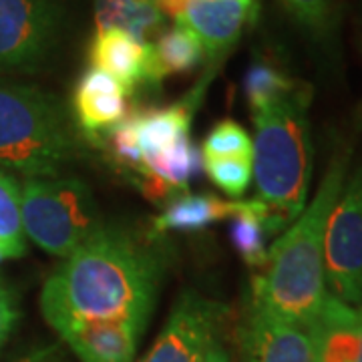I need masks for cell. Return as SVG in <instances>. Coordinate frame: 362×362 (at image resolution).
Returning <instances> with one entry per match:
<instances>
[{"mask_svg": "<svg viewBox=\"0 0 362 362\" xmlns=\"http://www.w3.org/2000/svg\"><path fill=\"white\" fill-rule=\"evenodd\" d=\"M4 258H6V256H4V252H2V247H0V262H2Z\"/></svg>", "mask_w": 362, "mask_h": 362, "instance_id": "30", "label": "cell"}, {"mask_svg": "<svg viewBox=\"0 0 362 362\" xmlns=\"http://www.w3.org/2000/svg\"><path fill=\"white\" fill-rule=\"evenodd\" d=\"M240 362H316L308 328L284 322L252 304L242 330Z\"/></svg>", "mask_w": 362, "mask_h": 362, "instance_id": "11", "label": "cell"}, {"mask_svg": "<svg viewBox=\"0 0 362 362\" xmlns=\"http://www.w3.org/2000/svg\"><path fill=\"white\" fill-rule=\"evenodd\" d=\"M145 328L139 320H103L69 324L57 334L81 362H133Z\"/></svg>", "mask_w": 362, "mask_h": 362, "instance_id": "14", "label": "cell"}, {"mask_svg": "<svg viewBox=\"0 0 362 362\" xmlns=\"http://www.w3.org/2000/svg\"><path fill=\"white\" fill-rule=\"evenodd\" d=\"M258 14L259 0H189L181 23L202 42L207 66L218 69Z\"/></svg>", "mask_w": 362, "mask_h": 362, "instance_id": "9", "label": "cell"}, {"mask_svg": "<svg viewBox=\"0 0 362 362\" xmlns=\"http://www.w3.org/2000/svg\"><path fill=\"white\" fill-rule=\"evenodd\" d=\"M288 16L316 42H328L338 25L337 0H278Z\"/></svg>", "mask_w": 362, "mask_h": 362, "instance_id": "22", "label": "cell"}, {"mask_svg": "<svg viewBox=\"0 0 362 362\" xmlns=\"http://www.w3.org/2000/svg\"><path fill=\"white\" fill-rule=\"evenodd\" d=\"M153 4H156L157 11L163 16H168V18L177 23V21H181L183 13H185L189 0H153Z\"/></svg>", "mask_w": 362, "mask_h": 362, "instance_id": "26", "label": "cell"}, {"mask_svg": "<svg viewBox=\"0 0 362 362\" xmlns=\"http://www.w3.org/2000/svg\"><path fill=\"white\" fill-rule=\"evenodd\" d=\"M358 318H361V340H358V354H356V362H362V306L358 308Z\"/></svg>", "mask_w": 362, "mask_h": 362, "instance_id": "29", "label": "cell"}, {"mask_svg": "<svg viewBox=\"0 0 362 362\" xmlns=\"http://www.w3.org/2000/svg\"><path fill=\"white\" fill-rule=\"evenodd\" d=\"M129 97L123 85L111 75L97 69H87L73 89L69 107L83 139L87 137L97 145L107 131L113 129L133 111Z\"/></svg>", "mask_w": 362, "mask_h": 362, "instance_id": "10", "label": "cell"}, {"mask_svg": "<svg viewBox=\"0 0 362 362\" xmlns=\"http://www.w3.org/2000/svg\"><path fill=\"white\" fill-rule=\"evenodd\" d=\"M161 282L163 258L156 247L129 230L101 226L49 276L40 310L54 332L77 322L149 324Z\"/></svg>", "mask_w": 362, "mask_h": 362, "instance_id": "1", "label": "cell"}, {"mask_svg": "<svg viewBox=\"0 0 362 362\" xmlns=\"http://www.w3.org/2000/svg\"><path fill=\"white\" fill-rule=\"evenodd\" d=\"M312 89L254 113L252 180L256 199L272 207L288 223L308 204L312 180L310 109Z\"/></svg>", "mask_w": 362, "mask_h": 362, "instance_id": "4", "label": "cell"}, {"mask_svg": "<svg viewBox=\"0 0 362 362\" xmlns=\"http://www.w3.org/2000/svg\"><path fill=\"white\" fill-rule=\"evenodd\" d=\"M223 314L226 306L216 300L197 292L181 294L141 362H202L220 330Z\"/></svg>", "mask_w": 362, "mask_h": 362, "instance_id": "8", "label": "cell"}, {"mask_svg": "<svg viewBox=\"0 0 362 362\" xmlns=\"http://www.w3.org/2000/svg\"><path fill=\"white\" fill-rule=\"evenodd\" d=\"M350 153L338 151L302 214L268 250L262 276L254 280V302L284 322L310 328L328 296L324 280V235L332 207L344 187Z\"/></svg>", "mask_w": 362, "mask_h": 362, "instance_id": "2", "label": "cell"}, {"mask_svg": "<svg viewBox=\"0 0 362 362\" xmlns=\"http://www.w3.org/2000/svg\"><path fill=\"white\" fill-rule=\"evenodd\" d=\"M18 322V306L13 290L0 280V350L4 349L6 340L13 334Z\"/></svg>", "mask_w": 362, "mask_h": 362, "instance_id": "25", "label": "cell"}, {"mask_svg": "<svg viewBox=\"0 0 362 362\" xmlns=\"http://www.w3.org/2000/svg\"><path fill=\"white\" fill-rule=\"evenodd\" d=\"M0 247L6 258L16 259L26 254L23 187L6 169H0Z\"/></svg>", "mask_w": 362, "mask_h": 362, "instance_id": "20", "label": "cell"}, {"mask_svg": "<svg viewBox=\"0 0 362 362\" xmlns=\"http://www.w3.org/2000/svg\"><path fill=\"white\" fill-rule=\"evenodd\" d=\"M202 159H252V137L232 119L220 121L204 139Z\"/></svg>", "mask_w": 362, "mask_h": 362, "instance_id": "23", "label": "cell"}, {"mask_svg": "<svg viewBox=\"0 0 362 362\" xmlns=\"http://www.w3.org/2000/svg\"><path fill=\"white\" fill-rule=\"evenodd\" d=\"M308 330L316 349V362H356L361 340L358 308L328 294Z\"/></svg>", "mask_w": 362, "mask_h": 362, "instance_id": "15", "label": "cell"}, {"mask_svg": "<svg viewBox=\"0 0 362 362\" xmlns=\"http://www.w3.org/2000/svg\"><path fill=\"white\" fill-rule=\"evenodd\" d=\"M21 187L25 235L51 256L69 258L103 226L95 195L78 177H37Z\"/></svg>", "mask_w": 362, "mask_h": 362, "instance_id": "5", "label": "cell"}, {"mask_svg": "<svg viewBox=\"0 0 362 362\" xmlns=\"http://www.w3.org/2000/svg\"><path fill=\"white\" fill-rule=\"evenodd\" d=\"M324 280L330 296L362 306V163L346 177L328 218Z\"/></svg>", "mask_w": 362, "mask_h": 362, "instance_id": "7", "label": "cell"}, {"mask_svg": "<svg viewBox=\"0 0 362 362\" xmlns=\"http://www.w3.org/2000/svg\"><path fill=\"white\" fill-rule=\"evenodd\" d=\"M204 169L216 187L235 199L252 183V159H204Z\"/></svg>", "mask_w": 362, "mask_h": 362, "instance_id": "24", "label": "cell"}, {"mask_svg": "<svg viewBox=\"0 0 362 362\" xmlns=\"http://www.w3.org/2000/svg\"><path fill=\"white\" fill-rule=\"evenodd\" d=\"M143 168L156 173L157 177L169 183L173 189L185 192L189 181L194 180L195 175H199V171L204 168V159H202V151L189 137L173 145L163 153L147 157L143 161Z\"/></svg>", "mask_w": 362, "mask_h": 362, "instance_id": "21", "label": "cell"}, {"mask_svg": "<svg viewBox=\"0 0 362 362\" xmlns=\"http://www.w3.org/2000/svg\"><path fill=\"white\" fill-rule=\"evenodd\" d=\"M139 2H153V0H139Z\"/></svg>", "mask_w": 362, "mask_h": 362, "instance_id": "31", "label": "cell"}, {"mask_svg": "<svg viewBox=\"0 0 362 362\" xmlns=\"http://www.w3.org/2000/svg\"><path fill=\"white\" fill-rule=\"evenodd\" d=\"M242 207L238 199H221L214 194H187L173 197L153 221L156 232H199L216 221L233 218Z\"/></svg>", "mask_w": 362, "mask_h": 362, "instance_id": "16", "label": "cell"}, {"mask_svg": "<svg viewBox=\"0 0 362 362\" xmlns=\"http://www.w3.org/2000/svg\"><path fill=\"white\" fill-rule=\"evenodd\" d=\"M90 69L119 81L133 97L141 85H153V45L135 39L125 30H95L87 52Z\"/></svg>", "mask_w": 362, "mask_h": 362, "instance_id": "12", "label": "cell"}, {"mask_svg": "<svg viewBox=\"0 0 362 362\" xmlns=\"http://www.w3.org/2000/svg\"><path fill=\"white\" fill-rule=\"evenodd\" d=\"M202 362H232V361H230V354H228L226 346L221 344L218 338H214V340H211V344L207 346L206 354H204V361Z\"/></svg>", "mask_w": 362, "mask_h": 362, "instance_id": "27", "label": "cell"}, {"mask_svg": "<svg viewBox=\"0 0 362 362\" xmlns=\"http://www.w3.org/2000/svg\"><path fill=\"white\" fill-rule=\"evenodd\" d=\"M97 30H125L135 39L151 42L165 30V16L153 2L139 0H95Z\"/></svg>", "mask_w": 362, "mask_h": 362, "instance_id": "18", "label": "cell"}, {"mask_svg": "<svg viewBox=\"0 0 362 362\" xmlns=\"http://www.w3.org/2000/svg\"><path fill=\"white\" fill-rule=\"evenodd\" d=\"M308 89L306 83L294 78L284 66L268 54H256L244 75V95L252 115L282 103Z\"/></svg>", "mask_w": 362, "mask_h": 362, "instance_id": "17", "label": "cell"}, {"mask_svg": "<svg viewBox=\"0 0 362 362\" xmlns=\"http://www.w3.org/2000/svg\"><path fill=\"white\" fill-rule=\"evenodd\" d=\"M83 135L54 93L0 81V169L59 177L83 156Z\"/></svg>", "mask_w": 362, "mask_h": 362, "instance_id": "3", "label": "cell"}, {"mask_svg": "<svg viewBox=\"0 0 362 362\" xmlns=\"http://www.w3.org/2000/svg\"><path fill=\"white\" fill-rule=\"evenodd\" d=\"M216 75V69L207 66V73L183 99L168 107H149L145 111H135L137 123V141L141 149L143 161L147 157L163 153L183 139H189L192 121L195 111L206 97L209 81Z\"/></svg>", "mask_w": 362, "mask_h": 362, "instance_id": "13", "label": "cell"}, {"mask_svg": "<svg viewBox=\"0 0 362 362\" xmlns=\"http://www.w3.org/2000/svg\"><path fill=\"white\" fill-rule=\"evenodd\" d=\"M63 0H0V75L35 73L59 49Z\"/></svg>", "mask_w": 362, "mask_h": 362, "instance_id": "6", "label": "cell"}, {"mask_svg": "<svg viewBox=\"0 0 362 362\" xmlns=\"http://www.w3.org/2000/svg\"><path fill=\"white\" fill-rule=\"evenodd\" d=\"M25 362H66L63 358V354H59L57 350H45V352H39L30 358H26Z\"/></svg>", "mask_w": 362, "mask_h": 362, "instance_id": "28", "label": "cell"}, {"mask_svg": "<svg viewBox=\"0 0 362 362\" xmlns=\"http://www.w3.org/2000/svg\"><path fill=\"white\" fill-rule=\"evenodd\" d=\"M153 45V85L173 75L192 73L206 61V51L185 23L165 28Z\"/></svg>", "mask_w": 362, "mask_h": 362, "instance_id": "19", "label": "cell"}]
</instances>
